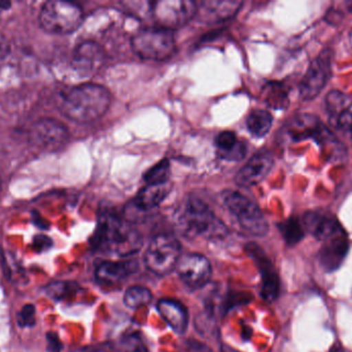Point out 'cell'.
Returning a JSON list of instances; mask_svg holds the SVG:
<instances>
[{"mask_svg": "<svg viewBox=\"0 0 352 352\" xmlns=\"http://www.w3.org/2000/svg\"><path fill=\"white\" fill-rule=\"evenodd\" d=\"M176 229L188 239L221 240L228 227L200 198H186L175 214Z\"/></svg>", "mask_w": 352, "mask_h": 352, "instance_id": "cell-1", "label": "cell"}, {"mask_svg": "<svg viewBox=\"0 0 352 352\" xmlns=\"http://www.w3.org/2000/svg\"><path fill=\"white\" fill-rule=\"evenodd\" d=\"M142 242V236L127 218L104 212L99 217L91 245L95 250L129 256L140 249Z\"/></svg>", "mask_w": 352, "mask_h": 352, "instance_id": "cell-2", "label": "cell"}, {"mask_svg": "<svg viewBox=\"0 0 352 352\" xmlns=\"http://www.w3.org/2000/svg\"><path fill=\"white\" fill-rule=\"evenodd\" d=\"M111 101L109 89L101 85L86 83L65 93L62 99L61 112L76 123H91L103 117Z\"/></svg>", "mask_w": 352, "mask_h": 352, "instance_id": "cell-3", "label": "cell"}, {"mask_svg": "<svg viewBox=\"0 0 352 352\" xmlns=\"http://www.w3.org/2000/svg\"><path fill=\"white\" fill-rule=\"evenodd\" d=\"M134 53L144 60L165 61L176 53V41L173 30L162 27L142 29L132 37Z\"/></svg>", "mask_w": 352, "mask_h": 352, "instance_id": "cell-4", "label": "cell"}, {"mask_svg": "<svg viewBox=\"0 0 352 352\" xmlns=\"http://www.w3.org/2000/svg\"><path fill=\"white\" fill-rule=\"evenodd\" d=\"M221 200L244 231L256 237H264L268 234V221L254 200L235 190L223 191Z\"/></svg>", "mask_w": 352, "mask_h": 352, "instance_id": "cell-5", "label": "cell"}, {"mask_svg": "<svg viewBox=\"0 0 352 352\" xmlns=\"http://www.w3.org/2000/svg\"><path fill=\"white\" fill-rule=\"evenodd\" d=\"M39 25L53 34H69L84 21L82 8L74 2L51 0L43 4L39 12Z\"/></svg>", "mask_w": 352, "mask_h": 352, "instance_id": "cell-6", "label": "cell"}, {"mask_svg": "<svg viewBox=\"0 0 352 352\" xmlns=\"http://www.w3.org/2000/svg\"><path fill=\"white\" fill-rule=\"evenodd\" d=\"M182 256V245L177 238L168 234L156 236L144 253V264L157 276H166L176 268Z\"/></svg>", "mask_w": 352, "mask_h": 352, "instance_id": "cell-7", "label": "cell"}, {"mask_svg": "<svg viewBox=\"0 0 352 352\" xmlns=\"http://www.w3.org/2000/svg\"><path fill=\"white\" fill-rule=\"evenodd\" d=\"M28 140L32 147L43 152H56L67 145L69 130L53 118H41L31 126Z\"/></svg>", "mask_w": 352, "mask_h": 352, "instance_id": "cell-8", "label": "cell"}, {"mask_svg": "<svg viewBox=\"0 0 352 352\" xmlns=\"http://www.w3.org/2000/svg\"><path fill=\"white\" fill-rule=\"evenodd\" d=\"M151 6L155 21L162 28L173 31L188 24L197 14V2L192 0H162Z\"/></svg>", "mask_w": 352, "mask_h": 352, "instance_id": "cell-9", "label": "cell"}, {"mask_svg": "<svg viewBox=\"0 0 352 352\" xmlns=\"http://www.w3.org/2000/svg\"><path fill=\"white\" fill-rule=\"evenodd\" d=\"M285 136L292 142H300L306 138H314L322 146L338 144L334 134L314 115L298 116L285 126Z\"/></svg>", "mask_w": 352, "mask_h": 352, "instance_id": "cell-10", "label": "cell"}, {"mask_svg": "<svg viewBox=\"0 0 352 352\" xmlns=\"http://www.w3.org/2000/svg\"><path fill=\"white\" fill-rule=\"evenodd\" d=\"M332 74V53L324 50L310 64L300 84V95L305 101L316 99L328 84Z\"/></svg>", "mask_w": 352, "mask_h": 352, "instance_id": "cell-11", "label": "cell"}, {"mask_svg": "<svg viewBox=\"0 0 352 352\" xmlns=\"http://www.w3.org/2000/svg\"><path fill=\"white\" fill-rule=\"evenodd\" d=\"M175 269L180 280L192 289L205 287L210 280L212 273L208 258L199 253L180 256Z\"/></svg>", "mask_w": 352, "mask_h": 352, "instance_id": "cell-12", "label": "cell"}, {"mask_svg": "<svg viewBox=\"0 0 352 352\" xmlns=\"http://www.w3.org/2000/svg\"><path fill=\"white\" fill-rule=\"evenodd\" d=\"M105 61V52L96 41H85L78 45L72 55V64L82 78L96 74Z\"/></svg>", "mask_w": 352, "mask_h": 352, "instance_id": "cell-13", "label": "cell"}, {"mask_svg": "<svg viewBox=\"0 0 352 352\" xmlns=\"http://www.w3.org/2000/svg\"><path fill=\"white\" fill-rule=\"evenodd\" d=\"M274 165V157L268 151L254 154L238 172L235 183L239 187L250 188L260 184Z\"/></svg>", "mask_w": 352, "mask_h": 352, "instance_id": "cell-14", "label": "cell"}, {"mask_svg": "<svg viewBox=\"0 0 352 352\" xmlns=\"http://www.w3.org/2000/svg\"><path fill=\"white\" fill-rule=\"evenodd\" d=\"M304 227L314 237L324 243L344 236V231L339 225L338 220L332 215L322 211H311L307 213L304 217Z\"/></svg>", "mask_w": 352, "mask_h": 352, "instance_id": "cell-15", "label": "cell"}, {"mask_svg": "<svg viewBox=\"0 0 352 352\" xmlns=\"http://www.w3.org/2000/svg\"><path fill=\"white\" fill-rule=\"evenodd\" d=\"M326 107L335 127L352 132V99L349 95L341 91H332L327 95Z\"/></svg>", "mask_w": 352, "mask_h": 352, "instance_id": "cell-16", "label": "cell"}, {"mask_svg": "<svg viewBox=\"0 0 352 352\" xmlns=\"http://www.w3.org/2000/svg\"><path fill=\"white\" fill-rule=\"evenodd\" d=\"M241 1H219L208 0L197 3V14L199 20L207 24L223 22L235 16L242 6Z\"/></svg>", "mask_w": 352, "mask_h": 352, "instance_id": "cell-17", "label": "cell"}, {"mask_svg": "<svg viewBox=\"0 0 352 352\" xmlns=\"http://www.w3.org/2000/svg\"><path fill=\"white\" fill-rule=\"evenodd\" d=\"M136 260L102 262L95 270V278L101 284H116L138 271Z\"/></svg>", "mask_w": 352, "mask_h": 352, "instance_id": "cell-18", "label": "cell"}, {"mask_svg": "<svg viewBox=\"0 0 352 352\" xmlns=\"http://www.w3.org/2000/svg\"><path fill=\"white\" fill-rule=\"evenodd\" d=\"M173 189L170 181L166 183L146 184L136 194L133 200V208L140 212L146 213L164 202Z\"/></svg>", "mask_w": 352, "mask_h": 352, "instance_id": "cell-19", "label": "cell"}, {"mask_svg": "<svg viewBox=\"0 0 352 352\" xmlns=\"http://www.w3.org/2000/svg\"><path fill=\"white\" fill-rule=\"evenodd\" d=\"M159 314L176 334H184L188 324V310L180 302L162 299L157 305Z\"/></svg>", "mask_w": 352, "mask_h": 352, "instance_id": "cell-20", "label": "cell"}, {"mask_svg": "<svg viewBox=\"0 0 352 352\" xmlns=\"http://www.w3.org/2000/svg\"><path fill=\"white\" fill-rule=\"evenodd\" d=\"M250 254L254 260L258 262L262 275V287H261V296L266 302H273L278 297L279 279L271 262L265 258L264 256L258 253V248L254 249L250 247Z\"/></svg>", "mask_w": 352, "mask_h": 352, "instance_id": "cell-21", "label": "cell"}, {"mask_svg": "<svg viewBox=\"0 0 352 352\" xmlns=\"http://www.w3.org/2000/svg\"><path fill=\"white\" fill-rule=\"evenodd\" d=\"M215 146L219 158L227 161H240L248 153V146L238 138L235 132H223L215 138Z\"/></svg>", "mask_w": 352, "mask_h": 352, "instance_id": "cell-22", "label": "cell"}, {"mask_svg": "<svg viewBox=\"0 0 352 352\" xmlns=\"http://www.w3.org/2000/svg\"><path fill=\"white\" fill-rule=\"evenodd\" d=\"M272 123V115L266 110H254L250 112L246 119V127L248 132L256 138H263L266 136L270 132Z\"/></svg>", "mask_w": 352, "mask_h": 352, "instance_id": "cell-23", "label": "cell"}, {"mask_svg": "<svg viewBox=\"0 0 352 352\" xmlns=\"http://www.w3.org/2000/svg\"><path fill=\"white\" fill-rule=\"evenodd\" d=\"M153 299V293L148 287H131L124 295V303L130 309H138L148 305Z\"/></svg>", "mask_w": 352, "mask_h": 352, "instance_id": "cell-24", "label": "cell"}, {"mask_svg": "<svg viewBox=\"0 0 352 352\" xmlns=\"http://www.w3.org/2000/svg\"><path fill=\"white\" fill-rule=\"evenodd\" d=\"M170 178V163L168 159H163L160 163L151 167L144 176L146 184L166 183Z\"/></svg>", "mask_w": 352, "mask_h": 352, "instance_id": "cell-25", "label": "cell"}, {"mask_svg": "<svg viewBox=\"0 0 352 352\" xmlns=\"http://www.w3.org/2000/svg\"><path fill=\"white\" fill-rule=\"evenodd\" d=\"M279 229H280L281 234H283V239L289 245H294V244L298 243V242L303 239L304 229L301 223L298 221V219H287L285 222L279 225Z\"/></svg>", "mask_w": 352, "mask_h": 352, "instance_id": "cell-26", "label": "cell"}, {"mask_svg": "<svg viewBox=\"0 0 352 352\" xmlns=\"http://www.w3.org/2000/svg\"><path fill=\"white\" fill-rule=\"evenodd\" d=\"M16 320H18L19 326L22 328H31L34 326L36 322V311H35L34 306L31 304L25 305L19 312Z\"/></svg>", "mask_w": 352, "mask_h": 352, "instance_id": "cell-27", "label": "cell"}, {"mask_svg": "<svg viewBox=\"0 0 352 352\" xmlns=\"http://www.w3.org/2000/svg\"><path fill=\"white\" fill-rule=\"evenodd\" d=\"M76 284L68 282H56L47 287V293L55 298V299H64L67 297L68 293H74Z\"/></svg>", "mask_w": 352, "mask_h": 352, "instance_id": "cell-28", "label": "cell"}, {"mask_svg": "<svg viewBox=\"0 0 352 352\" xmlns=\"http://www.w3.org/2000/svg\"><path fill=\"white\" fill-rule=\"evenodd\" d=\"M124 345H125L124 352H148L140 337L138 336L128 337L124 342Z\"/></svg>", "mask_w": 352, "mask_h": 352, "instance_id": "cell-29", "label": "cell"}, {"mask_svg": "<svg viewBox=\"0 0 352 352\" xmlns=\"http://www.w3.org/2000/svg\"><path fill=\"white\" fill-rule=\"evenodd\" d=\"M62 345L59 336L56 333H47V352H61Z\"/></svg>", "mask_w": 352, "mask_h": 352, "instance_id": "cell-30", "label": "cell"}, {"mask_svg": "<svg viewBox=\"0 0 352 352\" xmlns=\"http://www.w3.org/2000/svg\"><path fill=\"white\" fill-rule=\"evenodd\" d=\"M51 245V240L45 237V236H38V237L34 239V247L36 248V250H38V251H43V250L47 249Z\"/></svg>", "mask_w": 352, "mask_h": 352, "instance_id": "cell-31", "label": "cell"}, {"mask_svg": "<svg viewBox=\"0 0 352 352\" xmlns=\"http://www.w3.org/2000/svg\"><path fill=\"white\" fill-rule=\"evenodd\" d=\"M6 50H8V43H6V39L4 37L0 34V56L3 55V54L6 53Z\"/></svg>", "mask_w": 352, "mask_h": 352, "instance_id": "cell-32", "label": "cell"}, {"mask_svg": "<svg viewBox=\"0 0 352 352\" xmlns=\"http://www.w3.org/2000/svg\"><path fill=\"white\" fill-rule=\"evenodd\" d=\"M0 189H1V178H0Z\"/></svg>", "mask_w": 352, "mask_h": 352, "instance_id": "cell-33", "label": "cell"}, {"mask_svg": "<svg viewBox=\"0 0 352 352\" xmlns=\"http://www.w3.org/2000/svg\"><path fill=\"white\" fill-rule=\"evenodd\" d=\"M228 352H237V351H228Z\"/></svg>", "mask_w": 352, "mask_h": 352, "instance_id": "cell-34", "label": "cell"}]
</instances>
